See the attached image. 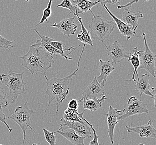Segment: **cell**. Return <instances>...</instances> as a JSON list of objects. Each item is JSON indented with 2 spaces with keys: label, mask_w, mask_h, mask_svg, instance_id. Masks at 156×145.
<instances>
[{
  "label": "cell",
  "mask_w": 156,
  "mask_h": 145,
  "mask_svg": "<svg viewBox=\"0 0 156 145\" xmlns=\"http://www.w3.org/2000/svg\"><path fill=\"white\" fill-rule=\"evenodd\" d=\"M68 108L73 110L78 111V101H77L76 99H73L72 100H71L69 102Z\"/></svg>",
  "instance_id": "d6a6232c"
},
{
  "label": "cell",
  "mask_w": 156,
  "mask_h": 145,
  "mask_svg": "<svg viewBox=\"0 0 156 145\" xmlns=\"http://www.w3.org/2000/svg\"><path fill=\"white\" fill-rule=\"evenodd\" d=\"M57 7H62L64 9H69V13L68 15H70L71 13H72L75 16L78 14L76 7L73 5L71 1L69 0H63L61 3L57 6Z\"/></svg>",
  "instance_id": "d4e9b609"
},
{
  "label": "cell",
  "mask_w": 156,
  "mask_h": 145,
  "mask_svg": "<svg viewBox=\"0 0 156 145\" xmlns=\"http://www.w3.org/2000/svg\"><path fill=\"white\" fill-rule=\"evenodd\" d=\"M151 89L153 92V99H154V107L156 108V88L153 87H151Z\"/></svg>",
  "instance_id": "e575fe53"
},
{
  "label": "cell",
  "mask_w": 156,
  "mask_h": 145,
  "mask_svg": "<svg viewBox=\"0 0 156 145\" xmlns=\"http://www.w3.org/2000/svg\"><path fill=\"white\" fill-rule=\"evenodd\" d=\"M107 99L105 95H103L99 99H88L82 98L79 102H83V108L84 110H89L91 112H94L102 107V103Z\"/></svg>",
  "instance_id": "ffe728a7"
},
{
  "label": "cell",
  "mask_w": 156,
  "mask_h": 145,
  "mask_svg": "<svg viewBox=\"0 0 156 145\" xmlns=\"http://www.w3.org/2000/svg\"><path fill=\"white\" fill-rule=\"evenodd\" d=\"M125 112L124 110H118L112 107L111 105L109 107L108 112L106 113L107 121V132L111 143L114 144V132L115 127L119 122L117 118L121 114V113Z\"/></svg>",
  "instance_id": "8fae6325"
},
{
  "label": "cell",
  "mask_w": 156,
  "mask_h": 145,
  "mask_svg": "<svg viewBox=\"0 0 156 145\" xmlns=\"http://www.w3.org/2000/svg\"><path fill=\"white\" fill-rule=\"evenodd\" d=\"M90 127L91 128V129L92 131V132L94 134V139L90 141L89 145H101L100 144V143L98 142V138L99 136H98L97 135V133L96 130L94 129V127L92 126V125L90 124Z\"/></svg>",
  "instance_id": "4dcf8cb0"
},
{
  "label": "cell",
  "mask_w": 156,
  "mask_h": 145,
  "mask_svg": "<svg viewBox=\"0 0 156 145\" xmlns=\"http://www.w3.org/2000/svg\"><path fill=\"white\" fill-rule=\"evenodd\" d=\"M105 91L103 87L97 81V76H95L92 82L88 85L87 88L83 91L82 98L99 99L103 95H105Z\"/></svg>",
  "instance_id": "4fadbf2b"
},
{
  "label": "cell",
  "mask_w": 156,
  "mask_h": 145,
  "mask_svg": "<svg viewBox=\"0 0 156 145\" xmlns=\"http://www.w3.org/2000/svg\"><path fill=\"white\" fill-rule=\"evenodd\" d=\"M86 45L83 44V47L81 53L77 63V69L75 70L72 74L61 79H58L57 78L48 79L47 78V76H44L46 80V85H47V89L45 94L49 98L47 107L46 108L44 112H46L47 111V109L49 107L50 104H51V103L53 101H56L57 103L56 114L58 112L59 104L62 103L63 101L65 99L67 95H69V82L73 76H76V73L79 70L80 63L81 59L82 56L84 51Z\"/></svg>",
  "instance_id": "7a4b0ae2"
},
{
  "label": "cell",
  "mask_w": 156,
  "mask_h": 145,
  "mask_svg": "<svg viewBox=\"0 0 156 145\" xmlns=\"http://www.w3.org/2000/svg\"><path fill=\"white\" fill-rule=\"evenodd\" d=\"M115 68L113 66L112 61L110 60L103 61L100 59L99 63V72L100 75L97 76V81L102 87H104L107 81V78L112 72Z\"/></svg>",
  "instance_id": "e0dca14e"
},
{
  "label": "cell",
  "mask_w": 156,
  "mask_h": 145,
  "mask_svg": "<svg viewBox=\"0 0 156 145\" xmlns=\"http://www.w3.org/2000/svg\"><path fill=\"white\" fill-rule=\"evenodd\" d=\"M144 145V144H142V143H140V144H139V145Z\"/></svg>",
  "instance_id": "74e56055"
},
{
  "label": "cell",
  "mask_w": 156,
  "mask_h": 145,
  "mask_svg": "<svg viewBox=\"0 0 156 145\" xmlns=\"http://www.w3.org/2000/svg\"><path fill=\"white\" fill-rule=\"evenodd\" d=\"M34 32H36L37 35L40 36V40L39 41L40 42L41 45L44 47V49L47 51L48 53H49L51 55L53 56V55H56V54H59L61 57H62L63 58H65L66 60H72V58H70L68 56H67L65 54H63L62 52H61L58 50H57L56 49L51 46L50 44V43L51 41H53L54 39L52 38H49L48 36H42L40 35V34L37 32L36 29H34Z\"/></svg>",
  "instance_id": "d6986e66"
},
{
  "label": "cell",
  "mask_w": 156,
  "mask_h": 145,
  "mask_svg": "<svg viewBox=\"0 0 156 145\" xmlns=\"http://www.w3.org/2000/svg\"><path fill=\"white\" fill-rule=\"evenodd\" d=\"M6 93L4 89L0 85V106L2 108H8L9 103L7 101Z\"/></svg>",
  "instance_id": "f1b7e54d"
},
{
  "label": "cell",
  "mask_w": 156,
  "mask_h": 145,
  "mask_svg": "<svg viewBox=\"0 0 156 145\" xmlns=\"http://www.w3.org/2000/svg\"><path fill=\"white\" fill-rule=\"evenodd\" d=\"M0 145H1V144H0Z\"/></svg>",
  "instance_id": "f35d334b"
},
{
  "label": "cell",
  "mask_w": 156,
  "mask_h": 145,
  "mask_svg": "<svg viewBox=\"0 0 156 145\" xmlns=\"http://www.w3.org/2000/svg\"><path fill=\"white\" fill-rule=\"evenodd\" d=\"M20 58L23 60L22 66L28 70L32 76L35 73L37 76L39 72L46 76L47 70L52 67V63H54L53 56L41 46L37 39L36 43L30 46L28 52Z\"/></svg>",
  "instance_id": "6da1fadb"
},
{
  "label": "cell",
  "mask_w": 156,
  "mask_h": 145,
  "mask_svg": "<svg viewBox=\"0 0 156 145\" xmlns=\"http://www.w3.org/2000/svg\"><path fill=\"white\" fill-rule=\"evenodd\" d=\"M125 113L119 116L118 121L125 120L127 117L138 114H148V110L147 104L144 103L141 100H138L134 96L129 98L127 103L125 106Z\"/></svg>",
  "instance_id": "52a82bcc"
},
{
  "label": "cell",
  "mask_w": 156,
  "mask_h": 145,
  "mask_svg": "<svg viewBox=\"0 0 156 145\" xmlns=\"http://www.w3.org/2000/svg\"><path fill=\"white\" fill-rule=\"evenodd\" d=\"M102 7L106 9L110 16L112 18L114 22H115V25L119 28L120 33L123 36H125L127 40H129L132 36H136V37L142 36H137L136 34V32H134L129 26L127 25L125 22H123L121 19H119L117 17H115L112 13L109 11L106 5H104Z\"/></svg>",
  "instance_id": "9a60e30c"
},
{
  "label": "cell",
  "mask_w": 156,
  "mask_h": 145,
  "mask_svg": "<svg viewBox=\"0 0 156 145\" xmlns=\"http://www.w3.org/2000/svg\"><path fill=\"white\" fill-rule=\"evenodd\" d=\"M91 13L93 18L88 26L91 38L104 43L115 28V22L114 21L104 19L101 16L95 15L93 13Z\"/></svg>",
  "instance_id": "277c9868"
},
{
  "label": "cell",
  "mask_w": 156,
  "mask_h": 145,
  "mask_svg": "<svg viewBox=\"0 0 156 145\" xmlns=\"http://www.w3.org/2000/svg\"><path fill=\"white\" fill-rule=\"evenodd\" d=\"M128 133H136L140 137L156 139V129L153 126V120H150L146 125L137 127L126 126Z\"/></svg>",
  "instance_id": "7c38bea8"
},
{
  "label": "cell",
  "mask_w": 156,
  "mask_h": 145,
  "mask_svg": "<svg viewBox=\"0 0 156 145\" xmlns=\"http://www.w3.org/2000/svg\"><path fill=\"white\" fill-rule=\"evenodd\" d=\"M54 133H59L73 145H85L84 140L86 138L79 136L75 132V131L67 127H60L58 130L55 131Z\"/></svg>",
  "instance_id": "2e32d148"
},
{
  "label": "cell",
  "mask_w": 156,
  "mask_h": 145,
  "mask_svg": "<svg viewBox=\"0 0 156 145\" xmlns=\"http://www.w3.org/2000/svg\"><path fill=\"white\" fill-rule=\"evenodd\" d=\"M90 123H89L87 121L84 123H81L78 122H72L68 121L61 118L60 120L59 127H67L75 131L78 135L84 138H92V131L90 127Z\"/></svg>",
  "instance_id": "30bf717a"
},
{
  "label": "cell",
  "mask_w": 156,
  "mask_h": 145,
  "mask_svg": "<svg viewBox=\"0 0 156 145\" xmlns=\"http://www.w3.org/2000/svg\"><path fill=\"white\" fill-rule=\"evenodd\" d=\"M71 1L76 7L78 15L84 14V13H87L88 11H90V13H93L91 9L97 5L98 3H100V1L92 2L87 0H72Z\"/></svg>",
  "instance_id": "44dd1931"
},
{
  "label": "cell",
  "mask_w": 156,
  "mask_h": 145,
  "mask_svg": "<svg viewBox=\"0 0 156 145\" xmlns=\"http://www.w3.org/2000/svg\"><path fill=\"white\" fill-rule=\"evenodd\" d=\"M50 44L51 46H52L54 48L56 49L57 50H58L61 52H62L63 54H65V52L66 51H69L72 49H75V46H71L70 47H66L65 48L63 47V44L62 42H60V41H57L55 40H53V41H51L50 43Z\"/></svg>",
  "instance_id": "83f0119b"
},
{
  "label": "cell",
  "mask_w": 156,
  "mask_h": 145,
  "mask_svg": "<svg viewBox=\"0 0 156 145\" xmlns=\"http://www.w3.org/2000/svg\"><path fill=\"white\" fill-rule=\"evenodd\" d=\"M24 72L25 71L16 73L10 70L9 74H0V82L9 89V96L12 103H15L20 95H25L27 92L25 88L26 84L22 76Z\"/></svg>",
  "instance_id": "3957f363"
},
{
  "label": "cell",
  "mask_w": 156,
  "mask_h": 145,
  "mask_svg": "<svg viewBox=\"0 0 156 145\" xmlns=\"http://www.w3.org/2000/svg\"><path fill=\"white\" fill-rule=\"evenodd\" d=\"M39 144H38V143H34V144H32V145H38Z\"/></svg>",
  "instance_id": "8d00e7d4"
},
{
  "label": "cell",
  "mask_w": 156,
  "mask_h": 145,
  "mask_svg": "<svg viewBox=\"0 0 156 145\" xmlns=\"http://www.w3.org/2000/svg\"><path fill=\"white\" fill-rule=\"evenodd\" d=\"M34 112L33 110H30L28 108V101H26L23 105L16 108L15 112L10 116L6 117V119L7 118L13 120L17 124H18V125L22 129L23 134L22 144H24L26 140V132L27 129L30 128L32 131H34L31 126L30 118L32 113Z\"/></svg>",
  "instance_id": "5b68a950"
},
{
  "label": "cell",
  "mask_w": 156,
  "mask_h": 145,
  "mask_svg": "<svg viewBox=\"0 0 156 145\" xmlns=\"http://www.w3.org/2000/svg\"><path fill=\"white\" fill-rule=\"evenodd\" d=\"M84 112L85 110H84L82 113H78L77 110H73L67 108L66 110H65L62 118L68 121L78 122L80 123H84L87 121L83 117Z\"/></svg>",
  "instance_id": "7402d4cb"
},
{
  "label": "cell",
  "mask_w": 156,
  "mask_h": 145,
  "mask_svg": "<svg viewBox=\"0 0 156 145\" xmlns=\"http://www.w3.org/2000/svg\"><path fill=\"white\" fill-rule=\"evenodd\" d=\"M142 37L144 38V51H138V54L139 55L140 60V66L138 69L146 70L154 78L155 76L154 72V65L156 59V54H154L148 47L146 38V34L143 33Z\"/></svg>",
  "instance_id": "8992f818"
},
{
  "label": "cell",
  "mask_w": 156,
  "mask_h": 145,
  "mask_svg": "<svg viewBox=\"0 0 156 145\" xmlns=\"http://www.w3.org/2000/svg\"><path fill=\"white\" fill-rule=\"evenodd\" d=\"M6 115L3 113V111H2V108L0 106V122H1L2 123L5 125V126H6L7 129H9V132H12V129H11L9 126L8 125V124L6 122Z\"/></svg>",
  "instance_id": "1f68e13d"
},
{
  "label": "cell",
  "mask_w": 156,
  "mask_h": 145,
  "mask_svg": "<svg viewBox=\"0 0 156 145\" xmlns=\"http://www.w3.org/2000/svg\"><path fill=\"white\" fill-rule=\"evenodd\" d=\"M76 16L77 17L78 21L80 23L81 27V33L77 35V40L82 42L83 44L88 45H90L91 46H94L93 45V41H92V38L90 36V33L84 27L83 23L82 22L81 17H80L78 14L76 15Z\"/></svg>",
  "instance_id": "603a6c76"
},
{
  "label": "cell",
  "mask_w": 156,
  "mask_h": 145,
  "mask_svg": "<svg viewBox=\"0 0 156 145\" xmlns=\"http://www.w3.org/2000/svg\"><path fill=\"white\" fill-rule=\"evenodd\" d=\"M154 76L155 78L156 79V57L155 61H154Z\"/></svg>",
  "instance_id": "d590c367"
},
{
  "label": "cell",
  "mask_w": 156,
  "mask_h": 145,
  "mask_svg": "<svg viewBox=\"0 0 156 145\" xmlns=\"http://www.w3.org/2000/svg\"><path fill=\"white\" fill-rule=\"evenodd\" d=\"M150 76L148 74L142 75L139 79L135 82L134 88L140 95V98L143 94L153 97V95L150 91L151 86L149 84Z\"/></svg>",
  "instance_id": "ac0fdd59"
},
{
  "label": "cell",
  "mask_w": 156,
  "mask_h": 145,
  "mask_svg": "<svg viewBox=\"0 0 156 145\" xmlns=\"http://www.w3.org/2000/svg\"><path fill=\"white\" fill-rule=\"evenodd\" d=\"M52 3V1L50 0V1L48 2V3L47 7L44 9V11H43V15H42L40 21L37 24L36 26L44 24V21H47L48 22V19L52 15V11H51Z\"/></svg>",
  "instance_id": "484cf974"
},
{
  "label": "cell",
  "mask_w": 156,
  "mask_h": 145,
  "mask_svg": "<svg viewBox=\"0 0 156 145\" xmlns=\"http://www.w3.org/2000/svg\"><path fill=\"white\" fill-rule=\"evenodd\" d=\"M138 1H133L127 3L126 5H119L117 7V9H124L122 16V20L123 22L126 23L127 25L129 26L134 32H136L138 24V20L140 18H143L144 15L141 11L132 12L130 9L132 5L134 3H137Z\"/></svg>",
  "instance_id": "ba28073f"
},
{
  "label": "cell",
  "mask_w": 156,
  "mask_h": 145,
  "mask_svg": "<svg viewBox=\"0 0 156 145\" xmlns=\"http://www.w3.org/2000/svg\"><path fill=\"white\" fill-rule=\"evenodd\" d=\"M44 139L50 145H56V136L55 135L54 132H50L48 130L44 128H43Z\"/></svg>",
  "instance_id": "4316f807"
},
{
  "label": "cell",
  "mask_w": 156,
  "mask_h": 145,
  "mask_svg": "<svg viewBox=\"0 0 156 145\" xmlns=\"http://www.w3.org/2000/svg\"><path fill=\"white\" fill-rule=\"evenodd\" d=\"M105 45L106 48L107 54L109 59L112 60L113 64L121 63L124 59L130 57L131 53L125 50L119 41H115L109 46Z\"/></svg>",
  "instance_id": "9c48e42d"
},
{
  "label": "cell",
  "mask_w": 156,
  "mask_h": 145,
  "mask_svg": "<svg viewBox=\"0 0 156 145\" xmlns=\"http://www.w3.org/2000/svg\"><path fill=\"white\" fill-rule=\"evenodd\" d=\"M137 47H134L133 49V51L134 53L133 54L131 53L130 57L128 58V61H129L132 64V66L134 68V70L133 72V76L129 80H126V81H133L135 83L136 80L135 79V75L137 76V80L139 79V76H138V73L137 69L139 68L140 66V57L139 55L138 54Z\"/></svg>",
  "instance_id": "cb8c5ba5"
},
{
  "label": "cell",
  "mask_w": 156,
  "mask_h": 145,
  "mask_svg": "<svg viewBox=\"0 0 156 145\" xmlns=\"http://www.w3.org/2000/svg\"></svg>",
  "instance_id": "ab89813d"
},
{
  "label": "cell",
  "mask_w": 156,
  "mask_h": 145,
  "mask_svg": "<svg viewBox=\"0 0 156 145\" xmlns=\"http://www.w3.org/2000/svg\"><path fill=\"white\" fill-rule=\"evenodd\" d=\"M75 17L71 18H65L60 22L55 23L51 26L58 28L60 32H62L64 35L70 37L71 35H74L77 30V25L75 24Z\"/></svg>",
  "instance_id": "5bb4252c"
},
{
  "label": "cell",
  "mask_w": 156,
  "mask_h": 145,
  "mask_svg": "<svg viewBox=\"0 0 156 145\" xmlns=\"http://www.w3.org/2000/svg\"><path fill=\"white\" fill-rule=\"evenodd\" d=\"M15 41V40L13 41H10L9 40H7L6 39L3 38L2 36L0 35V48H3L5 49H8L9 50H11L10 47H13V43Z\"/></svg>",
  "instance_id": "f546056e"
},
{
  "label": "cell",
  "mask_w": 156,
  "mask_h": 145,
  "mask_svg": "<svg viewBox=\"0 0 156 145\" xmlns=\"http://www.w3.org/2000/svg\"><path fill=\"white\" fill-rule=\"evenodd\" d=\"M100 3L102 5V7L104 5H106V3H110V4H112V5H115V3H119V5H120V2L117 0L115 1H113V0H111V1H104V0H101L100 1Z\"/></svg>",
  "instance_id": "836d02e7"
}]
</instances>
